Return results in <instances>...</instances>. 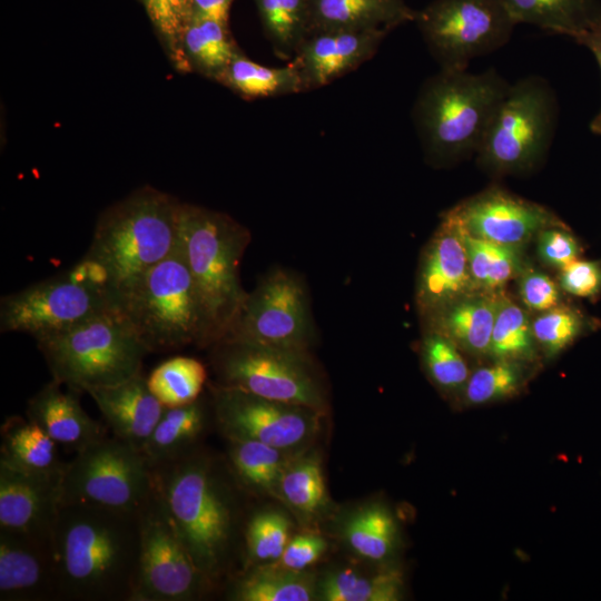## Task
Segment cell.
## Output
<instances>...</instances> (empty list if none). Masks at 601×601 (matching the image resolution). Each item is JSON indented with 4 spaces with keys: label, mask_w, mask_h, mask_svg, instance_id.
Returning <instances> with one entry per match:
<instances>
[{
    "label": "cell",
    "mask_w": 601,
    "mask_h": 601,
    "mask_svg": "<svg viewBox=\"0 0 601 601\" xmlns=\"http://www.w3.org/2000/svg\"><path fill=\"white\" fill-rule=\"evenodd\" d=\"M140 544L139 512L62 503L52 531L60 601H132Z\"/></svg>",
    "instance_id": "cell-1"
},
{
    "label": "cell",
    "mask_w": 601,
    "mask_h": 601,
    "mask_svg": "<svg viewBox=\"0 0 601 601\" xmlns=\"http://www.w3.org/2000/svg\"><path fill=\"white\" fill-rule=\"evenodd\" d=\"M151 471L155 496L200 571L215 584L229 563L236 533L231 487L200 447Z\"/></svg>",
    "instance_id": "cell-2"
},
{
    "label": "cell",
    "mask_w": 601,
    "mask_h": 601,
    "mask_svg": "<svg viewBox=\"0 0 601 601\" xmlns=\"http://www.w3.org/2000/svg\"><path fill=\"white\" fill-rule=\"evenodd\" d=\"M510 85L494 68L440 69L428 77L412 110L426 160L444 167L476 156Z\"/></svg>",
    "instance_id": "cell-3"
},
{
    "label": "cell",
    "mask_w": 601,
    "mask_h": 601,
    "mask_svg": "<svg viewBox=\"0 0 601 601\" xmlns=\"http://www.w3.org/2000/svg\"><path fill=\"white\" fill-rule=\"evenodd\" d=\"M180 201L149 186L105 209L81 259L116 295L178 245Z\"/></svg>",
    "instance_id": "cell-4"
},
{
    "label": "cell",
    "mask_w": 601,
    "mask_h": 601,
    "mask_svg": "<svg viewBox=\"0 0 601 601\" xmlns=\"http://www.w3.org/2000/svg\"><path fill=\"white\" fill-rule=\"evenodd\" d=\"M249 240V231L228 215L180 204L178 245L201 299L213 345L230 333L247 298L239 266Z\"/></svg>",
    "instance_id": "cell-5"
},
{
    "label": "cell",
    "mask_w": 601,
    "mask_h": 601,
    "mask_svg": "<svg viewBox=\"0 0 601 601\" xmlns=\"http://www.w3.org/2000/svg\"><path fill=\"white\" fill-rule=\"evenodd\" d=\"M116 306L150 353L213 345L210 326L179 245L120 290Z\"/></svg>",
    "instance_id": "cell-6"
},
{
    "label": "cell",
    "mask_w": 601,
    "mask_h": 601,
    "mask_svg": "<svg viewBox=\"0 0 601 601\" xmlns=\"http://www.w3.org/2000/svg\"><path fill=\"white\" fill-rule=\"evenodd\" d=\"M37 346L52 380L79 394L141 373L144 358L150 354L117 306L37 341Z\"/></svg>",
    "instance_id": "cell-7"
},
{
    "label": "cell",
    "mask_w": 601,
    "mask_h": 601,
    "mask_svg": "<svg viewBox=\"0 0 601 601\" xmlns=\"http://www.w3.org/2000/svg\"><path fill=\"white\" fill-rule=\"evenodd\" d=\"M556 118L555 95L544 78L511 83L476 154L477 165L494 176L533 170L551 147Z\"/></svg>",
    "instance_id": "cell-8"
},
{
    "label": "cell",
    "mask_w": 601,
    "mask_h": 601,
    "mask_svg": "<svg viewBox=\"0 0 601 601\" xmlns=\"http://www.w3.org/2000/svg\"><path fill=\"white\" fill-rule=\"evenodd\" d=\"M115 306L114 294L79 262L63 274L2 296L0 331L24 333L40 341Z\"/></svg>",
    "instance_id": "cell-9"
},
{
    "label": "cell",
    "mask_w": 601,
    "mask_h": 601,
    "mask_svg": "<svg viewBox=\"0 0 601 601\" xmlns=\"http://www.w3.org/2000/svg\"><path fill=\"white\" fill-rule=\"evenodd\" d=\"M217 385L324 412V391L306 352L224 338L213 345Z\"/></svg>",
    "instance_id": "cell-10"
},
{
    "label": "cell",
    "mask_w": 601,
    "mask_h": 601,
    "mask_svg": "<svg viewBox=\"0 0 601 601\" xmlns=\"http://www.w3.org/2000/svg\"><path fill=\"white\" fill-rule=\"evenodd\" d=\"M61 492L62 503L140 512L154 494L151 466L140 450L106 435L66 463Z\"/></svg>",
    "instance_id": "cell-11"
},
{
    "label": "cell",
    "mask_w": 601,
    "mask_h": 601,
    "mask_svg": "<svg viewBox=\"0 0 601 601\" xmlns=\"http://www.w3.org/2000/svg\"><path fill=\"white\" fill-rule=\"evenodd\" d=\"M413 22L442 70H467L505 46L516 26L499 0H433Z\"/></svg>",
    "instance_id": "cell-12"
},
{
    "label": "cell",
    "mask_w": 601,
    "mask_h": 601,
    "mask_svg": "<svg viewBox=\"0 0 601 601\" xmlns=\"http://www.w3.org/2000/svg\"><path fill=\"white\" fill-rule=\"evenodd\" d=\"M140 513L141 544L132 601H191L213 585L152 494Z\"/></svg>",
    "instance_id": "cell-13"
},
{
    "label": "cell",
    "mask_w": 601,
    "mask_h": 601,
    "mask_svg": "<svg viewBox=\"0 0 601 601\" xmlns=\"http://www.w3.org/2000/svg\"><path fill=\"white\" fill-rule=\"evenodd\" d=\"M312 337L309 300L303 282L288 270L276 269L248 293L235 326L225 338L306 352Z\"/></svg>",
    "instance_id": "cell-14"
},
{
    "label": "cell",
    "mask_w": 601,
    "mask_h": 601,
    "mask_svg": "<svg viewBox=\"0 0 601 601\" xmlns=\"http://www.w3.org/2000/svg\"><path fill=\"white\" fill-rule=\"evenodd\" d=\"M211 404L215 423L227 440H253L286 451L315 435L323 413L217 384L211 388Z\"/></svg>",
    "instance_id": "cell-15"
},
{
    "label": "cell",
    "mask_w": 601,
    "mask_h": 601,
    "mask_svg": "<svg viewBox=\"0 0 601 601\" xmlns=\"http://www.w3.org/2000/svg\"><path fill=\"white\" fill-rule=\"evenodd\" d=\"M444 215L472 236L516 248L543 228L560 224L544 207L495 186L461 201Z\"/></svg>",
    "instance_id": "cell-16"
},
{
    "label": "cell",
    "mask_w": 601,
    "mask_h": 601,
    "mask_svg": "<svg viewBox=\"0 0 601 601\" xmlns=\"http://www.w3.org/2000/svg\"><path fill=\"white\" fill-rule=\"evenodd\" d=\"M384 29H337L311 32L289 60L303 92L318 89L353 71L378 50Z\"/></svg>",
    "instance_id": "cell-17"
},
{
    "label": "cell",
    "mask_w": 601,
    "mask_h": 601,
    "mask_svg": "<svg viewBox=\"0 0 601 601\" xmlns=\"http://www.w3.org/2000/svg\"><path fill=\"white\" fill-rule=\"evenodd\" d=\"M0 601H60L52 539L0 529Z\"/></svg>",
    "instance_id": "cell-18"
},
{
    "label": "cell",
    "mask_w": 601,
    "mask_h": 601,
    "mask_svg": "<svg viewBox=\"0 0 601 601\" xmlns=\"http://www.w3.org/2000/svg\"><path fill=\"white\" fill-rule=\"evenodd\" d=\"M475 292L467 256L455 224L443 215L420 263L416 304L428 317L464 295Z\"/></svg>",
    "instance_id": "cell-19"
},
{
    "label": "cell",
    "mask_w": 601,
    "mask_h": 601,
    "mask_svg": "<svg viewBox=\"0 0 601 601\" xmlns=\"http://www.w3.org/2000/svg\"><path fill=\"white\" fill-rule=\"evenodd\" d=\"M61 479L29 474L0 462V529L52 539L62 504Z\"/></svg>",
    "instance_id": "cell-20"
},
{
    "label": "cell",
    "mask_w": 601,
    "mask_h": 601,
    "mask_svg": "<svg viewBox=\"0 0 601 601\" xmlns=\"http://www.w3.org/2000/svg\"><path fill=\"white\" fill-rule=\"evenodd\" d=\"M114 436L142 450L165 406L151 393L142 372L112 386L89 391Z\"/></svg>",
    "instance_id": "cell-21"
},
{
    "label": "cell",
    "mask_w": 601,
    "mask_h": 601,
    "mask_svg": "<svg viewBox=\"0 0 601 601\" xmlns=\"http://www.w3.org/2000/svg\"><path fill=\"white\" fill-rule=\"evenodd\" d=\"M55 380L43 385L27 404L26 416L58 445L78 452L107 435L106 428L82 408L79 393Z\"/></svg>",
    "instance_id": "cell-22"
},
{
    "label": "cell",
    "mask_w": 601,
    "mask_h": 601,
    "mask_svg": "<svg viewBox=\"0 0 601 601\" xmlns=\"http://www.w3.org/2000/svg\"><path fill=\"white\" fill-rule=\"evenodd\" d=\"M501 293H469L426 317L430 328L447 336L461 351L489 355Z\"/></svg>",
    "instance_id": "cell-23"
},
{
    "label": "cell",
    "mask_w": 601,
    "mask_h": 601,
    "mask_svg": "<svg viewBox=\"0 0 601 601\" xmlns=\"http://www.w3.org/2000/svg\"><path fill=\"white\" fill-rule=\"evenodd\" d=\"M414 18L415 10L406 0H311L309 33L337 29L392 31Z\"/></svg>",
    "instance_id": "cell-24"
},
{
    "label": "cell",
    "mask_w": 601,
    "mask_h": 601,
    "mask_svg": "<svg viewBox=\"0 0 601 601\" xmlns=\"http://www.w3.org/2000/svg\"><path fill=\"white\" fill-rule=\"evenodd\" d=\"M0 462L26 473L62 477L66 463L58 444L27 416H8L1 425Z\"/></svg>",
    "instance_id": "cell-25"
},
{
    "label": "cell",
    "mask_w": 601,
    "mask_h": 601,
    "mask_svg": "<svg viewBox=\"0 0 601 601\" xmlns=\"http://www.w3.org/2000/svg\"><path fill=\"white\" fill-rule=\"evenodd\" d=\"M208 422L209 411L201 396L186 405L165 407L141 450L149 465L177 460L198 449Z\"/></svg>",
    "instance_id": "cell-26"
},
{
    "label": "cell",
    "mask_w": 601,
    "mask_h": 601,
    "mask_svg": "<svg viewBox=\"0 0 601 601\" xmlns=\"http://www.w3.org/2000/svg\"><path fill=\"white\" fill-rule=\"evenodd\" d=\"M228 465L238 484L248 491L278 496L285 467L294 456L253 440L228 439Z\"/></svg>",
    "instance_id": "cell-27"
},
{
    "label": "cell",
    "mask_w": 601,
    "mask_h": 601,
    "mask_svg": "<svg viewBox=\"0 0 601 601\" xmlns=\"http://www.w3.org/2000/svg\"><path fill=\"white\" fill-rule=\"evenodd\" d=\"M181 52L187 69L217 79L239 50L228 23L191 17L183 32Z\"/></svg>",
    "instance_id": "cell-28"
},
{
    "label": "cell",
    "mask_w": 601,
    "mask_h": 601,
    "mask_svg": "<svg viewBox=\"0 0 601 601\" xmlns=\"http://www.w3.org/2000/svg\"><path fill=\"white\" fill-rule=\"evenodd\" d=\"M216 80L247 99L303 92L299 76L290 61L284 67H269L250 60L240 51Z\"/></svg>",
    "instance_id": "cell-29"
},
{
    "label": "cell",
    "mask_w": 601,
    "mask_h": 601,
    "mask_svg": "<svg viewBox=\"0 0 601 601\" xmlns=\"http://www.w3.org/2000/svg\"><path fill=\"white\" fill-rule=\"evenodd\" d=\"M455 226L465 247L475 292L500 293L510 280L520 276L524 269L521 248L477 238L457 224Z\"/></svg>",
    "instance_id": "cell-30"
},
{
    "label": "cell",
    "mask_w": 601,
    "mask_h": 601,
    "mask_svg": "<svg viewBox=\"0 0 601 601\" xmlns=\"http://www.w3.org/2000/svg\"><path fill=\"white\" fill-rule=\"evenodd\" d=\"M230 597L237 601H311L314 585L304 571L267 563L243 574L234 583Z\"/></svg>",
    "instance_id": "cell-31"
},
{
    "label": "cell",
    "mask_w": 601,
    "mask_h": 601,
    "mask_svg": "<svg viewBox=\"0 0 601 601\" xmlns=\"http://www.w3.org/2000/svg\"><path fill=\"white\" fill-rule=\"evenodd\" d=\"M513 20L543 31L572 37L601 13L588 0H499Z\"/></svg>",
    "instance_id": "cell-32"
},
{
    "label": "cell",
    "mask_w": 601,
    "mask_h": 601,
    "mask_svg": "<svg viewBox=\"0 0 601 601\" xmlns=\"http://www.w3.org/2000/svg\"><path fill=\"white\" fill-rule=\"evenodd\" d=\"M274 52L290 60L309 33L311 0H254Z\"/></svg>",
    "instance_id": "cell-33"
},
{
    "label": "cell",
    "mask_w": 601,
    "mask_h": 601,
    "mask_svg": "<svg viewBox=\"0 0 601 601\" xmlns=\"http://www.w3.org/2000/svg\"><path fill=\"white\" fill-rule=\"evenodd\" d=\"M278 497L305 516L316 515L327 506L325 476L316 454L290 460L279 481Z\"/></svg>",
    "instance_id": "cell-34"
},
{
    "label": "cell",
    "mask_w": 601,
    "mask_h": 601,
    "mask_svg": "<svg viewBox=\"0 0 601 601\" xmlns=\"http://www.w3.org/2000/svg\"><path fill=\"white\" fill-rule=\"evenodd\" d=\"M207 381L205 365L193 357L176 356L159 364L147 377L151 393L165 407L189 404L201 396Z\"/></svg>",
    "instance_id": "cell-35"
},
{
    "label": "cell",
    "mask_w": 601,
    "mask_h": 601,
    "mask_svg": "<svg viewBox=\"0 0 601 601\" xmlns=\"http://www.w3.org/2000/svg\"><path fill=\"white\" fill-rule=\"evenodd\" d=\"M401 592L402 578L394 570L363 574L344 569L329 573L321 585V597L326 601H396Z\"/></svg>",
    "instance_id": "cell-36"
},
{
    "label": "cell",
    "mask_w": 601,
    "mask_h": 601,
    "mask_svg": "<svg viewBox=\"0 0 601 601\" xmlns=\"http://www.w3.org/2000/svg\"><path fill=\"white\" fill-rule=\"evenodd\" d=\"M532 322L525 311L501 293L489 355L494 359L525 361L535 355Z\"/></svg>",
    "instance_id": "cell-37"
},
{
    "label": "cell",
    "mask_w": 601,
    "mask_h": 601,
    "mask_svg": "<svg viewBox=\"0 0 601 601\" xmlns=\"http://www.w3.org/2000/svg\"><path fill=\"white\" fill-rule=\"evenodd\" d=\"M344 535L355 553L381 561L394 546L396 523L385 508L373 504L361 509L346 522Z\"/></svg>",
    "instance_id": "cell-38"
},
{
    "label": "cell",
    "mask_w": 601,
    "mask_h": 601,
    "mask_svg": "<svg viewBox=\"0 0 601 601\" xmlns=\"http://www.w3.org/2000/svg\"><path fill=\"white\" fill-rule=\"evenodd\" d=\"M290 528L289 519L279 511L254 513L243 530L247 564L276 562L292 539Z\"/></svg>",
    "instance_id": "cell-39"
},
{
    "label": "cell",
    "mask_w": 601,
    "mask_h": 601,
    "mask_svg": "<svg viewBox=\"0 0 601 601\" xmlns=\"http://www.w3.org/2000/svg\"><path fill=\"white\" fill-rule=\"evenodd\" d=\"M422 358L431 380L443 390L460 388L470 377L461 349L437 331L430 328L424 335Z\"/></svg>",
    "instance_id": "cell-40"
},
{
    "label": "cell",
    "mask_w": 601,
    "mask_h": 601,
    "mask_svg": "<svg viewBox=\"0 0 601 601\" xmlns=\"http://www.w3.org/2000/svg\"><path fill=\"white\" fill-rule=\"evenodd\" d=\"M522 382L518 362L495 359L470 374L464 385L465 400L475 405L499 401L516 393Z\"/></svg>",
    "instance_id": "cell-41"
},
{
    "label": "cell",
    "mask_w": 601,
    "mask_h": 601,
    "mask_svg": "<svg viewBox=\"0 0 601 601\" xmlns=\"http://www.w3.org/2000/svg\"><path fill=\"white\" fill-rule=\"evenodd\" d=\"M142 2L178 67L187 69L181 52V37L191 18V0H142Z\"/></svg>",
    "instance_id": "cell-42"
},
{
    "label": "cell",
    "mask_w": 601,
    "mask_h": 601,
    "mask_svg": "<svg viewBox=\"0 0 601 601\" xmlns=\"http://www.w3.org/2000/svg\"><path fill=\"white\" fill-rule=\"evenodd\" d=\"M582 328V319L571 308L556 306L542 312L533 322L532 331L548 355H555L570 345Z\"/></svg>",
    "instance_id": "cell-43"
},
{
    "label": "cell",
    "mask_w": 601,
    "mask_h": 601,
    "mask_svg": "<svg viewBox=\"0 0 601 601\" xmlns=\"http://www.w3.org/2000/svg\"><path fill=\"white\" fill-rule=\"evenodd\" d=\"M540 258L559 269L578 259L580 246L560 224L543 228L536 235Z\"/></svg>",
    "instance_id": "cell-44"
},
{
    "label": "cell",
    "mask_w": 601,
    "mask_h": 601,
    "mask_svg": "<svg viewBox=\"0 0 601 601\" xmlns=\"http://www.w3.org/2000/svg\"><path fill=\"white\" fill-rule=\"evenodd\" d=\"M519 296L531 311L545 312L559 305V288L544 273L528 269L519 276Z\"/></svg>",
    "instance_id": "cell-45"
},
{
    "label": "cell",
    "mask_w": 601,
    "mask_h": 601,
    "mask_svg": "<svg viewBox=\"0 0 601 601\" xmlns=\"http://www.w3.org/2000/svg\"><path fill=\"white\" fill-rule=\"evenodd\" d=\"M327 541L317 533H303L292 536L280 558L274 562L292 571H305L315 564L326 552Z\"/></svg>",
    "instance_id": "cell-46"
},
{
    "label": "cell",
    "mask_w": 601,
    "mask_h": 601,
    "mask_svg": "<svg viewBox=\"0 0 601 601\" xmlns=\"http://www.w3.org/2000/svg\"><path fill=\"white\" fill-rule=\"evenodd\" d=\"M560 270V285L571 295L591 297L601 289V265L597 262L577 259Z\"/></svg>",
    "instance_id": "cell-47"
},
{
    "label": "cell",
    "mask_w": 601,
    "mask_h": 601,
    "mask_svg": "<svg viewBox=\"0 0 601 601\" xmlns=\"http://www.w3.org/2000/svg\"><path fill=\"white\" fill-rule=\"evenodd\" d=\"M571 38L593 52L601 69V14ZM591 130L601 135V109L591 122Z\"/></svg>",
    "instance_id": "cell-48"
},
{
    "label": "cell",
    "mask_w": 601,
    "mask_h": 601,
    "mask_svg": "<svg viewBox=\"0 0 601 601\" xmlns=\"http://www.w3.org/2000/svg\"><path fill=\"white\" fill-rule=\"evenodd\" d=\"M234 0H191V17L208 18L228 23Z\"/></svg>",
    "instance_id": "cell-49"
}]
</instances>
